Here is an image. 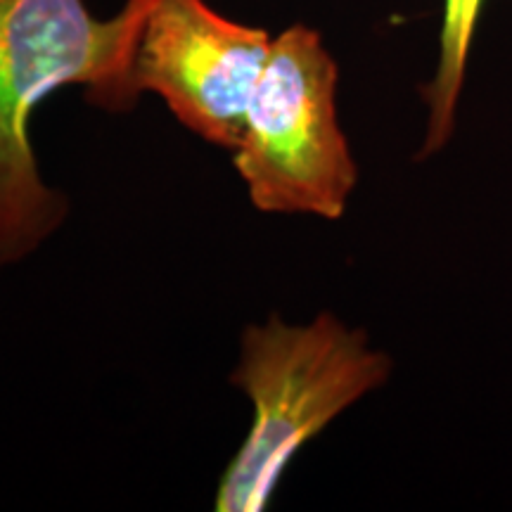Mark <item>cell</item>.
Here are the masks:
<instances>
[{"instance_id":"7a4b0ae2","label":"cell","mask_w":512,"mask_h":512,"mask_svg":"<svg viewBox=\"0 0 512 512\" xmlns=\"http://www.w3.org/2000/svg\"><path fill=\"white\" fill-rule=\"evenodd\" d=\"M392 373V356L330 311L299 325L278 313L247 325L230 382L252 403V422L219 479L214 510L264 512L297 453Z\"/></svg>"},{"instance_id":"6da1fadb","label":"cell","mask_w":512,"mask_h":512,"mask_svg":"<svg viewBox=\"0 0 512 512\" xmlns=\"http://www.w3.org/2000/svg\"><path fill=\"white\" fill-rule=\"evenodd\" d=\"M147 8L150 0H126L102 19L83 0H0V271L41 252L72 211L38 169L34 112L69 86L83 88L100 110H133Z\"/></svg>"},{"instance_id":"277c9868","label":"cell","mask_w":512,"mask_h":512,"mask_svg":"<svg viewBox=\"0 0 512 512\" xmlns=\"http://www.w3.org/2000/svg\"><path fill=\"white\" fill-rule=\"evenodd\" d=\"M271 43L266 29L235 22L207 0H150L133 83L204 143L233 152Z\"/></svg>"},{"instance_id":"3957f363","label":"cell","mask_w":512,"mask_h":512,"mask_svg":"<svg viewBox=\"0 0 512 512\" xmlns=\"http://www.w3.org/2000/svg\"><path fill=\"white\" fill-rule=\"evenodd\" d=\"M337 88L339 67L320 31L292 24L273 38L233 147L256 211L323 221L347 214L361 174Z\"/></svg>"},{"instance_id":"5b68a950","label":"cell","mask_w":512,"mask_h":512,"mask_svg":"<svg viewBox=\"0 0 512 512\" xmlns=\"http://www.w3.org/2000/svg\"><path fill=\"white\" fill-rule=\"evenodd\" d=\"M482 8L484 0H444L437 67L432 79L422 88L427 121L418 159L439 155L456 133L460 95L465 88L467 62H470Z\"/></svg>"}]
</instances>
